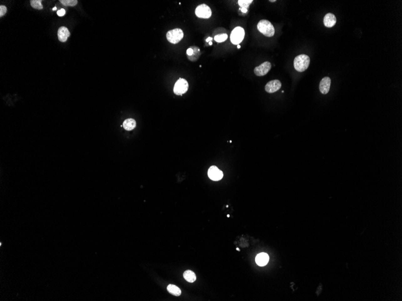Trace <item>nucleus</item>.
<instances>
[{"label": "nucleus", "mask_w": 402, "mask_h": 301, "mask_svg": "<svg viewBox=\"0 0 402 301\" xmlns=\"http://www.w3.org/2000/svg\"><path fill=\"white\" fill-rule=\"evenodd\" d=\"M310 64V58L305 54H301L294 60V67L299 72H303L308 68Z\"/></svg>", "instance_id": "obj_1"}, {"label": "nucleus", "mask_w": 402, "mask_h": 301, "mask_svg": "<svg viewBox=\"0 0 402 301\" xmlns=\"http://www.w3.org/2000/svg\"><path fill=\"white\" fill-rule=\"evenodd\" d=\"M257 28L260 33H262L266 37H272L274 34V28L272 23L265 19L259 21L257 25Z\"/></svg>", "instance_id": "obj_2"}, {"label": "nucleus", "mask_w": 402, "mask_h": 301, "mask_svg": "<svg viewBox=\"0 0 402 301\" xmlns=\"http://www.w3.org/2000/svg\"><path fill=\"white\" fill-rule=\"evenodd\" d=\"M184 37V33L183 30L180 28H175L169 31L167 34L166 37L168 41L170 43L173 44H177L183 39Z\"/></svg>", "instance_id": "obj_3"}, {"label": "nucleus", "mask_w": 402, "mask_h": 301, "mask_svg": "<svg viewBox=\"0 0 402 301\" xmlns=\"http://www.w3.org/2000/svg\"><path fill=\"white\" fill-rule=\"evenodd\" d=\"M245 35L244 30L240 27L235 28L230 36V40L234 45H239L243 40Z\"/></svg>", "instance_id": "obj_4"}, {"label": "nucleus", "mask_w": 402, "mask_h": 301, "mask_svg": "<svg viewBox=\"0 0 402 301\" xmlns=\"http://www.w3.org/2000/svg\"><path fill=\"white\" fill-rule=\"evenodd\" d=\"M188 89V82L185 79L180 78L175 83L173 92L177 95H182L187 92Z\"/></svg>", "instance_id": "obj_5"}, {"label": "nucleus", "mask_w": 402, "mask_h": 301, "mask_svg": "<svg viewBox=\"0 0 402 301\" xmlns=\"http://www.w3.org/2000/svg\"><path fill=\"white\" fill-rule=\"evenodd\" d=\"M195 14L198 17L208 19L211 16L212 12L209 6L205 4H202L196 7L195 10Z\"/></svg>", "instance_id": "obj_6"}, {"label": "nucleus", "mask_w": 402, "mask_h": 301, "mask_svg": "<svg viewBox=\"0 0 402 301\" xmlns=\"http://www.w3.org/2000/svg\"><path fill=\"white\" fill-rule=\"evenodd\" d=\"M271 68V63L269 61H265L254 69V73L258 76H263L269 73Z\"/></svg>", "instance_id": "obj_7"}, {"label": "nucleus", "mask_w": 402, "mask_h": 301, "mask_svg": "<svg viewBox=\"0 0 402 301\" xmlns=\"http://www.w3.org/2000/svg\"><path fill=\"white\" fill-rule=\"evenodd\" d=\"M208 175L209 179L214 181H219L223 178V172L220 170L217 167L212 166L208 171Z\"/></svg>", "instance_id": "obj_8"}, {"label": "nucleus", "mask_w": 402, "mask_h": 301, "mask_svg": "<svg viewBox=\"0 0 402 301\" xmlns=\"http://www.w3.org/2000/svg\"><path fill=\"white\" fill-rule=\"evenodd\" d=\"M281 86L282 84L280 81L278 80H272L267 83L265 86V90L269 93H274L280 89Z\"/></svg>", "instance_id": "obj_9"}, {"label": "nucleus", "mask_w": 402, "mask_h": 301, "mask_svg": "<svg viewBox=\"0 0 402 301\" xmlns=\"http://www.w3.org/2000/svg\"><path fill=\"white\" fill-rule=\"evenodd\" d=\"M331 84V80L329 77H324L320 82L319 89L320 92L323 95H326L329 91L330 87Z\"/></svg>", "instance_id": "obj_10"}, {"label": "nucleus", "mask_w": 402, "mask_h": 301, "mask_svg": "<svg viewBox=\"0 0 402 301\" xmlns=\"http://www.w3.org/2000/svg\"><path fill=\"white\" fill-rule=\"evenodd\" d=\"M337 22V18L335 16L331 13H329L325 15L323 19V23L325 25V27L328 28H331L333 27L336 24Z\"/></svg>", "instance_id": "obj_11"}, {"label": "nucleus", "mask_w": 402, "mask_h": 301, "mask_svg": "<svg viewBox=\"0 0 402 301\" xmlns=\"http://www.w3.org/2000/svg\"><path fill=\"white\" fill-rule=\"evenodd\" d=\"M58 40L61 42H65L70 36V32L66 27H61L58 30Z\"/></svg>", "instance_id": "obj_12"}, {"label": "nucleus", "mask_w": 402, "mask_h": 301, "mask_svg": "<svg viewBox=\"0 0 402 301\" xmlns=\"http://www.w3.org/2000/svg\"><path fill=\"white\" fill-rule=\"evenodd\" d=\"M269 261V255L264 252H261L258 254L255 258V261L258 266H264Z\"/></svg>", "instance_id": "obj_13"}, {"label": "nucleus", "mask_w": 402, "mask_h": 301, "mask_svg": "<svg viewBox=\"0 0 402 301\" xmlns=\"http://www.w3.org/2000/svg\"><path fill=\"white\" fill-rule=\"evenodd\" d=\"M136 126V122L133 119H128L124 121L123 123V127L127 130H131L134 129Z\"/></svg>", "instance_id": "obj_14"}, {"label": "nucleus", "mask_w": 402, "mask_h": 301, "mask_svg": "<svg viewBox=\"0 0 402 301\" xmlns=\"http://www.w3.org/2000/svg\"><path fill=\"white\" fill-rule=\"evenodd\" d=\"M183 277L185 280L189 283H193L196 280V276L193 271L187 270L184 272Z\"/></svg>", "instance_id": "obj_15"}, {"label": "nucleus", "mask_w": 402, "mask_h": 301, "mask_svg": "<svg viewBox=\"0 0 402 301\" xmlns=\"http://www.w3.org/2000/svg\"><path fill=\"white\" fill-rule=\"evenodd\" d=\"M167 289L169 293L176 296H179L181 294V291L179 288L175 285L169 284L167 287Z\"/></svg>", "instance_id": "obj_16"}, {"label": "nucleus", "mask_w": 402, "mask_h": 301, "mask_svg": "<svg viewBox=\"0 0 402 301\" xmlns=\"http://www.w3.org/2000/svg\"><path fill=\"white\" fill-rule=\"evenodd\" d=\"M60 2L63 6H71V7L75 6L78 3V1L77 0H60Z\"/></svg>", "instance_id": "obj_17"}, {"label": "nucleus", "mask_w": 402, "mask_h": 301, "mask_svg": "<svg viewBox=\"0 0 402 301\" xmlns=\"http://www.w3.org/2000/svg\"><path fill=\"white\" fill-rule=\"evenodd\" d=\"M30 4L33 8L37 10H42L43 8L41 0H32Z\"/></svg>", "instance_id": "obj_18"}, {"label": "nucleus", "mask_w": 402, "mask_h": 301, "mask_svg": "<svg viewBox=\"0 0 402 301\" xmlns=\"http://www.w3.org/2000/svg\"><path fill=\"white\" fill-rule=\"evenodd\" d=\"M238 2L241 8L248 9L250 4L253 2V0H239Z\"/></svg>", "instance_id": "obj_19"}, {"label": "nucleus", "mask_w": 402, "mask_h": 301, "mask_svg": "<svg viewBox=\"0 0 402 301\" xmlns=\"http://www.w3.org/2000/svg\"><path fill=\"white\" fill-rule=\"evenodd\" d=\"M228 39V35L225 33H223L221 34H217L214 37V40L216 41L218 43H221L224 42Z\"/></svg>", "instance_id": "obj_20"}, {"label": "nucleus", "mask_w": 402, "mask_h": 301, "mask_svg": "<svg viewBox=\"0 0 402 301\" xmlns=\"http://www.w3.org/2000/svg\"><path fill=\"white\" fill-rule=\"evenodd\" d=\"M7 12V7L4 6H0V17H3Z\"/></svg>", "instance_id": "obj_21"}, {"label": "nucleus", "mask_w": 402, "mask_h": 301, "mask_svg": "<svg viewBox=\"0 0 402 301\" xmlns=\"http://www.w3.org/2000/svg\"><path fill=\"white\" fill-rule=\"evenodd\" d=\"M65 13H66L65 10L63 9V8H62V9H60V10H58L57 13V15H58V17H62L64 16V15H65Z\"/></svg>", "instance_id": "obj_22"}, {"label": "nucleus", "mask_w": 402, "mask_h": 301, "mask_svg": "<svg viewBox=\"0 0 402 301\" xmlns=\"http://www.w3.org/2000/svg\"><path fill=\"white\" fill-rule=\"evenodd\" d=\"M193 53H194V49L193 47L192 48L191 47L187 50V54L188 57L193 56Z\"/></svg>", "instance_id": "obj_23"}, {"label": "nucleus", "mask_w": 402, "mask_h": 301, "mask_svg": "<svg viewBox=\"0 0 402 301\" xmlns=\"http://www.w3.org/2000/svg\"><path fill=\"white\" fill-rule=\"evenodd\" d=\"M212 39H212L211 37H209L208 39H206V41H207V42H209L210 41H211Z\"/></svg>", "instance_id": "obj_24"}, {"label": "nucleus", "mask_w": 402, "mask_h": 301, "mask_svg": "<svg viewBox=\"0 0 402 301\" xmlns=\"http://www.w3.org/2000/svg\"><path fill=\"white\" fill-rule=\"evenodd\" d=\"M237 48L239 49V48H241V46H240V45H237Z\"/></svg>", "instance_id": "obj_25"}, {"label": "nucleus", "mask_w": 402, "mask_h": 301, "mask_svg": "<svg viewBox=\"0 0 402 301\" xmlns=\"http://www.w3.org/2000/svg\"><path fill=\"white\" fill-rule=\"evenodd\" d=\"M236 250H237V251H240V250L239 248H236Z\"/></svg>", "instance_id": "obj_26"}, {"label": "nucleus", "mask_w": 402, "mask_h": 301, "mask_svg": "<svg viewBox=\"0 0 402 301\" xmlns=\"http://www.w3.org/2000/svg\"><path fill=\"white\" fill-rule=\"evenodd\" d=\"M56 9H57L56 7H54V8H53V10H56Z\"/></svg>", "instance_id": "obj_27"}, {"label": "nucleus", "mask_w": 402, "mask_h": 301, "mask_svg": "<svg viewBox=\"0 0 402 301\" xmlns=\"http://www.w3.org/2000/svg\"><path fill=\"white\" fill-rule=\"evenodd\" d=\"M212 44H213V43H212V42H211V41H209V45H212Z\"/></svg>", "instance_id": "obj_28"}, {"label": "nucleus", "mask_w": 402, "mask_h": 301, "mask_svg": "<svg viewBox=\"0 0 402 301\" xmlns=\"http://www.w3.org/2000/svg\"><path fill=\"white\" fill-rule=\"evenodd\" d=\"M270 2H276V1H275V0H274V1H270Z\"/></svg>", "instance_id": "obj_29"}, {"label": "nucleus", "mask_w": 402, "mask_h": 301, "mask_svg": "<svg viewBox=\"0 0 402 301\" xmlns=\"http://www.w3.org/2000/svg\"><path fill=\"white\" fill-rule=\"evenodd\" d=\"M227 216H228V218H229V216H229V215H227Z\"/></svg>", "instance_id": "obj_30"}]
</instances>
